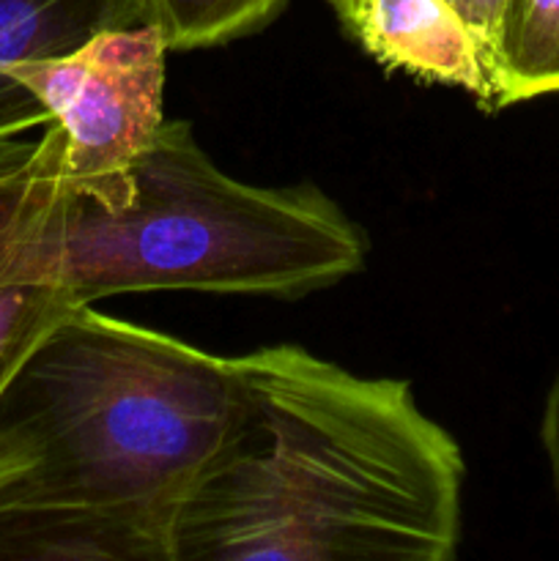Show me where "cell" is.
<instances>
[{"label": "cell", "instance_id": "cell-3", "mask_svg": "<svg viewBox=\"0 0 559 561\" xmlns=\"http://www.w3.org/2000/svg\"><path fill=\"white\" fill-rule=\"evenodd\" d=\"M55 261L77 307L142 290L301 299L362 272L367 239L316 186L233 179L186 121H164L126 206L110 211L66 186Z\"/></svg>", "mask_w": 559, "mask_h": 561}, {"label": "cell", "instance_id": "cell-10", "mask_svg": "<svg viewBox=\"0 0 559 561\" xmlns=\"http://www.w3.org/2000/svg\"><path fill=\"white\" fill-rule=\"evenodd\" d=\"M75 307L58 279H25L0 288V394L38 340Z\"/></svg>", "mask_w": 559, "mask_h": 561}, {"label": "cell", "instance_id": "cell-5", "mask_svg": "<svg viewBox=\"0 0 559 561\" xmlns=\"http://www.w3.org/2000/svg\"><path fill=\"white\" fill-rule=\"evenodd\" d=\"M332 9L381 66L431 85L460 88L482 110H499L486 53L449 0H338Z\"/></svg>", "mask_w": 559, "mask_h": 561}, {"label": "cell", "instance_id": "cell-2", "mask_svg": "<svg viewBox=\"0 0 559 561\" xmlns=\"http://www.w3.org/2000/svg\"><path fill=\"white\" fill-rule=\"evenodd\" d=\"M230 405L225 356L69 310L0 394V559L173 561Z\"/></svg>", "mask_w": 559, "mask_h": 561}, {"label": "cell", "instance_id": "cell-7", "mask_svg": "<svg viewBox=\"0 0 559 561\" xmlns=\"http://www.w3.org/2000/svg\"><path fill=\"white\" fill-rule=\"evenodd\" d=\"M64 195L58 126H44L31 146L0 142V288L25 279H58L55 225Z\"/></svg>", "mask_w": 559, "mask_h": 561}, {"label": "cell", "instance_id": "cell-8", "mask_svg": "<svg viewBox=\"0 0 559 561\" xmlns=\"http://www.w3.org/2000/svg\"><path fill=\"white\" fill-rule=\"evenodd\" d=\"M497 85L499 107L559 93V0H502Z\"/></svg>", "mask_w": 559, "mask_h": 561}, {"label": "cell", "instance_id": "cell-12", "mask_svg": "<svg viewBox=\"0 0 559 561\" xmlns=\"http://www.w3.org/2000/svg\"><path fill=\"white\" fill-rule=\"evenodd\" d=\"M540 442H543V453H546L548 474H551L554 496H557V504H559V373L557 378H554L551 389H548L546 405H543Z\"/></svg>", "mask_w": 559, "mask_h": 561}, {"label": "cell", "instance_id": "cell-4", "mask_svg": "<svg viewBox=\"0 0 559 561\" xmlns=\"http://www.w3.org/2000/svg\"><path fill=\"white\" fill-rule=\"evenodd\" d=\"M168 55L162 31L142 22L16 71L58 126L64 179L75 195L110 211L129 203L132 170L164 124Z\"/></svg>", "mask_w": 559, "mask_h": 561}, {"label": "cell", "instance_id": "cell-9", "mask_svg": "<svg viewBox=\"0 0 559 561\" xmlns=\"http://www.w3.org/2000/svg\"><path fill=\"white\" fill-rule=\"evenodd\" d=\"M288 0H146L170 53L219 47L263 31Z\"/></svg>", "mask_w": 559, "mask_h": 561}, {"label": "cell", "instance_id": "cell-6", "mask_svg": "<svg viewBox=\"0 0 559 561\" xmlns=\"http://www.w3.org/2000/svg\"><path fill=\"white\" fill-rule=\"evenodd\" d=\"M142 22H151L146 0H0V142L49 124L47 110L16 77L22 66Z\"/></svg>", "mask_w": 559, "mask_h": 561}, {"label": "cell", "instance_id": "cell-11", "mask_svg": "<svg viewBox=\"0 0 559 561\" xmlns=\"http://www.w3.org/2000/svg\"><path fill=\"white\" fill-rule=\"evenodd\" d=\"M329 3L334 5L338 0H329ZM449 3L464 14L466 22H469L471 33H475L482 53H486L488 66H491L493 80H497V25H499V9H502V0H449ZM497 93H499V85H497Z\"/></svg>", "mask_w": 559, "mask_h": 561}, {"label": "cell", "instance_id": "cell-1", "mask_svg": "<svg viewBox=\"0 0 559 561\" xmlns=\"http://www.w3.org/2000/svg\"><path fill=\"white\" fill-rule=\"evenodd\" d=\"M230 420L173 529V561H447L458 442L398 378L299 345L230 359Z\"/></svg>", "mask_w": 559, "mask_h": 561}]
</instances>
